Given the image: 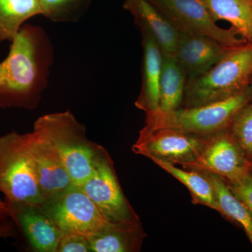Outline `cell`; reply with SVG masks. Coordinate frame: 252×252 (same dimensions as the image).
Segmentation results:
<instances>
[{
	"instance_id": "6da1fadb",
	"label": "cell",
	"mask_w": 252,
	"mask_h": 252,
	"mask_svg": "<svg viewBox=\"0 0 252 252\" xmlns=\"http://www.w3.org/2000/svg\"><path fill=\"white\" fill-rule=\"evenodd\" d=\"M54 49L39 26L25 24L0 62V108L33 109L49 83Z\"/></svg>"
},
{
	"instance_id": "7a4b0ae2",
	"label": "cell",
	"mask_w": 252,
	"mask_h": 252,
	"mask_svg": "<svg viewBox=\"0 0 252 252\" xmlns=\"http://www.w3.org/2000/svg\"><path fill=\"white\" fill-rule=\"evenodd\" d=\"M33 130L59 156L73 185L81 187L92 173L96 158L102 148L89 140L84 124L67 110L38 118Z\"/></svg>"
},
{
	"instance_id": "3957f363",
	"label": "cell",
	"mask_w": 252,
	"mask_h": 252,
	"mask_svg": "<svg viewBox=\"0 0 252 252\" xmlns=\"http://www.w3.org/2000/svg\"><path fill=\"white\" fill-rule=\"evenodd\" d=\"M252 81V44L230 48L224 57L207 72L187 79L183 107L224 100L248 90Z\"/></svg>"
},
{
	"instance_id": "277c9868",
	"label": "cell",
	"mask_w": 252,
	"mask_h": 252,
	"mask_svg": "<svg viewBox=\"0 0 252 252\" xmlns=\"http://www.w3.org/2000/svg\"><path fill=\"white\" fill-rule=\"evenodd\" d=\"M252 99V85L248 90L224 100L193 107H180L170 112L146 114L147 130L168 128L185 133L209 137L229 128L237 113Z\"/></svg>"
},
{
	"instance_id": "5b68a950",
	"label": "cell",
	"mask_w": 252,
	"mask_h": 252,
	"mask_svg": "<svg viewBox=\"0 0 252 252\" xmlns=\"http://www.w3.org/2000/svg\"><path fill=\"white\" fill-rule=\"evenodd\" d=\"M0 192L8 204L41 205L44 202L26 134L0 137Z\"/></svg>"
},
{
	"instance_id": "8992f818",
	"label": "cell",
	"mask_w": 252,
	"mask_h": 252,
	"mask_svg": "<svg viewBox=\"0 0 252 252\" xmlns=\"http://www.w3.org/2000/svg\"><path fill=\"white\" fill-rule=\"evenodd\" d=\"M41 207L63 233H76L88 239L112 222L77 186L44 200Z\"/></svg>"
},
{
	"instance_id": "52a82bcc",
	"label": "cell",
	"mask_w": 252,
	"mask_h": 252,
	"mask_svg": "<svg viewBox=\"0 0 252 252\" xmlns=\"http://www.w3.org/2000/svg\"><path fill=\"white\" fill-rule=\"evenodd\" d=\"M80 187L110 221L140 223L138 215L124 195L112 158L103 147L96 158L92 173Z\"/></svg>"
},
{
	"instance_id": "ba28073f",
	"label": "cell",
	"mask_w": 252,
	"mask_h": 252,
	"mask_svg": "<svg viewBox=\"0 0 252 252\" xmlns=\"http://www.w3.org/2000/svg\"><path fill=\"white\" fill-rule=\"evenodd\" d=\"M178 32L200 34L228 47L247 42L233 28L220 27L203 0H148Z\"/></svg>"
},
{
	"instance_id": "9c48e42d",
	"label": "cell",
	"mask_w": 252,
	"mask_h": 252,
	"mask_svg": "<svg viewBox=\"0 0 252 252\" xmlns=\"http://www.w3.org/2000/svg\"><path fill=\"white\" fill-rule=\"evenodd\" d=\"M207 137L174 129L142 128L132 151L149 159L157 158L190 168L201 153Z\"/></svg>"
},
{
	"instance_id": "30bf717a",
	"label": "cell",
	"mask_w": 252,
	"mask_h": 252,
	"mask_svg": "<svg viewBox=\"0 0 252 252\" xmlns=\"http://www.w3.org/2000/svg\"><path fill=\"white\" fill-rule=\"evenodd\" d=\"M189 169L212 172L232 183L252 170V164L227 129L207 137L196 162Z\"/></svg>"
},
{
	"instance_id": "8fae6325",
	"label": "cell",
	"mask_w": 252,
	"mask_h": 252,
	"mask_svg": "<svg viewBox=\"0 0 252 252\" xmlns=\"http://www.w3.org/2000/svg\"><path fill=\"white\" fill-rule=\"evenodd\" d=\"M26 137L44 201L74 186L51 146L36 131L26 133Z\"/></svg>"
},
{
	"instance_id": "7c38bea8",
	"label": "cell",
	"mask_w": 252,
	"mask_h": 252,
	"mask_svg": "<svg viewBox=\"0 0 252 252\" xmlns=\"http://www.w3.org/2000/svg\"><path fill=\"white\" fill-rule=\"evenodd\" d=\"M230 48L207 36L179 32L174 56L187 80L207 72Z\"/></svg>"
},
{
	"instance_id": "4fadbf2b",
	"label": "cell",
	"mask_w": 252,
	"mask_h": 252,
	"mask_svg": "<svg viewBox=\"0 0 252 252\" xmlns=\"http://www.w3.org/2000/svg\"><path fill=\"white\" fill-rule=\"evenodd\" d=\"M9 205L12 220L32 248L38 252H57L63 233L41 205Z\"/></svg>"
},
{
	"instance_id": "5bb4252c",
	"label": "cell",
	"mask_w": 252,
	"mask_h": 252,
	"mask_svg": "<svg viewBox=\"0 0 252 252\" xmlns=\"http://www.w3.org/2000/svg\"><path fill=\"white\" fill-rule=\"evenodd\" d=\"M140 32L143 48L142 82L140 95L135 104L147 114L159 109L162 53L153 36L147 32Z\"/></svg>"
},
{
	"instance_id": "9a60e30c",
	"label": "cell",
	"mask_w": 252,
	"mask_h": 252,
	"mask_svg": "<svg viewBox=\"0 0 252 252\" xmlns=\"http://www.w3.org/2000/svg\"><path fill=\"white\" fill-rule=\"evenodd\" d=\"M123 6L133 16L140 31L153 36L162 54H175L179 32L148 0H124Z\"/></svg>"
},
{
	"instance_id": "2e32d148",
	"label": "cell",
	"mask_w": 252,
	"mask_h": 252,
	"mask_svg": "<svg viewBox=\"0 0 252 252\" xmlns=\"http://www.w3.org/2000/svg\"><path fill=\"white\" fill-rule=\"evenodd\" d=\"M145 237L141 223L129 224L110 222L89 240L91 252H133L140 251Z\"/></svg>"
},
{
	"instance_id": "e0dca14e",
	"label": "cell",
	"mask_w": 252,
	"mask_h": 252,
	"mask_svg": "<svg viewBox=\"0 0 252 252\" xmlns=\"http://www.w3.org/2000/svg\"><path fill=\"white\" fill-rule=\"evenodd\" d=\"M150 160L183 184L190 191L193 203L210 207L221 215V210L211 182L203 172L194 169H192L193 170H183L172 162L157 158H151Z\"/></svg>"
},
{
	"instance_id": "ac0fdd59",
	"label": "cell",
	"mask_w": 252,
	"mask_h": 252,
	"mask_svg": "<svg viewBox=\"0 0 252 252\" xmlns=\"http://www.w3.org/2000/svg\"><path fill=\"white\" fill-rule=\"evenodd\" d=\"M216 22L230 23L239 35L252 44V0H203Z\"/></svg>"
},
{
	"instance_id": "d6986e66",
	"label": "cell",
	"mask_w": 252,
	"mask_h": 252,
	"mask_svg": "<svg viewBox=\"0 0 252 252\" xmlns=\"http://www.w3.org/2000/svg\"><path fill=\"white\" fill-rule=\"evenodd\" d=\"M187 77L174 55L162 54L159 111L170 112L183 102Z\"/></svg>"
},
{
	"instance_id": "ffe728a7",
	"label": "cell",
	"mask_w": 252,
	"mask_h": 252,
	"mask_svg": "<svg viewBox=\"0 0 252 252\" xmlns=\"http://www.w3.org/2000/svg\"><path fill=\"white\" fill-rule=\"evenodd\" d=\"M200 171V170H199ZM211 182L222 216L235 221L245 230L252 245V213L248 207L230 190L220 176L212 172L200 171Z\"/></svg>"
},
{
	"instance_id": "44dd1931",
	"label": "cell",
	"mask_w": 252,
	"mask_h": 252,
	"mask_svg": "<svg viewBox=\"0 0 252 252\" xmlns=\"http://www.w3.org/2000/svg\"><path fill=\"white\" fill-rule=\"evenodd\" d=\"M38 15L39 0H0V44L12 42L26 21Z\"/></svg>"
},
{
	"instance_id": "7402d4cb",
	"label": "cell",
	"mask_w": 252,
	"mask_h": 252,
	"mask_svg": "<svg viewBox=\"0 0 252 252\" xmlns=\"http://www.w3.org/2000/svg\"><path fill=\"white\" fill-rule=\"evenodd\" d=\"M91 0H39L41 15L55 23L76 22L89 8Z\"/></svg>"
},
{
	"instance_id": "603a6c76",
	"label": "cell",
	"mask_w": 252,
	"mask_h": 252,
	"mask_svg": "<svg viewBox=\"0 0 252 252\" xmlns=\"http://www.w3.org/2000/svg\"><path fill=\"white\" fill-rule=\"evenodd\" d=\"M228 130L252 164V99L237 113Z\"/></svg>"
},
{
	"instance_id": "cb8c5ba5",
	"label": "cell",
	"mask_w": 252,
	"mask_h": 252,
	"mask_svg": "<svg viewBox=\"0 0 252 252\" xmlns=\"http://www.w3.org/2000/svg\"><path fill=\"white\" fill-rule=\"evenodd\" d=\"M91 252L89 239L76 233H63L56 252Z\"/></svg>"
},
{
	"instance_id": "d4e9b609",
	"label": "cell",
	"mask_w": 252,
	"mask_h": 252,
	"mask_svg": "<svg viewBox=\"0 0 252 252\" xmlns=\"http://www.w3.org/2000/svg\"><path fill=\"white\" fill-rule=\"evenodd\" d=\"M227 185L233 193L245 203L252 213V170L240 180L227 183Z\"/></svg>"
},
{
	"instance_id": "484cf974",
	"label": "cell",
	"mask_w": 252,
	"mask_h": 252,
	"mask_svg": "<svg viewBox=\"0 0 252 252\" xmlns=\"http://www.w3.org/2000/svg\"><path fill=\"white\" fill-rule=\"evenodd\" d=\"M18 227L12 219L0 222V238H15L17 236Z\"/></svg>"
},
{
	"instance_id": "4316f807",
	"label": "cell",
	"mask_w": 252,
	"mask_h": 252,
	"mask_svg": "<svg viewBox=\"0 0 252 252\" xmlns=\"http://www.w3.org/2000/svg\"><path fill=\"white\" fill-rule=\"evenodd\" d=\"M12 219V212L9 204L0 199V222Z\"/></svg>"
},
{
	"instance_id": "83f0119b",
	"label": "cell",
	"mask_w": 252,
	"mask_h": 252,
	"mask_svg": "<svg viewBox=\"0 0 252 252\" xmlns=\"http://www.w3.org/2000/svg\"></svg>"
}]
</instances>
